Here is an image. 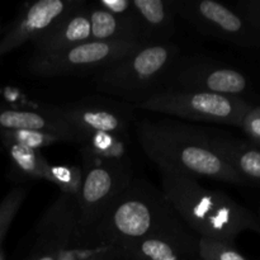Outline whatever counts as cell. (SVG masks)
<instances>
[{
	"mask_svg": "<svg viewBox=\"0 0 260 260\" xmlns=\"http://www.w3.org/2000/svg\"><path fill=\"white\" fill-rule=\"evenodd\" d=\"M25 196L27 190L24 188L15 187L0 202V243L7 234L13 218L19 211Z\"/></svg>",
	"mask_w": 260,
	"mask_h": 260,
	"instance_id": "obj_23",
	"label": "cell"
},
{
	"mask_svg": "<svg viewBox=\"0 0 260 260\" xmlns=\"http://www.w3.org/2000/svg\"><path fill=\"white\" fill-rule=\"evenodd\" d=\"M17 129L51 132L61 136L66 142H78L81 145L84 142L81 135L58 114L56 108L45 111L0 108V131Z\"/></svg>",
	"mask_w": 260,
	"mask_h": 260,
	"instance_id": "obj_13",
	"label": "cell"
},
{
	"mask_svg": "<svg viewBox=\"0 0 260 260\" xmlns=\"http://www.w3.org/2000/svg\"><path fill=\"white\" fill-rule=\"evenodd\" d=\"M109 256H111V254L108 251H96L93 255H90L89 258L84 260H108Z\"/></svg>",
	"mask_w": 260,
	"mask_h": 260,
	"instance_id": "obj_26",
	"label": "cell"
},
{
	"mask_svg": "<svg viewBox=\"0 0 260 260\" xmlns=\"http://www.w3.org/2000/svg\"><path fill=\"white\" fill-rule=\"evenodd\" d=\"M243 127L253 139L260 141V109L248 111L243 119Z\"/></svg>",
	"mask_w": 260,
	"mask_h": 260,
	"instance_id": "obj_24",
	"label": "cell"
},
{
	"mask_svg": "<svg viewBox=\"0 0 260 260\" xmlns=\"http://www.w3.org/2000/svg\"><path fill=\"white\" fill-rule=\"evenodd\" d=\"M83 152V183L76 196V229L70 246L79 248L118 196L131 183L128 161H109Z\"/></svg>",
	"mask_w": 260,
	"mask_h": 260,
	"instance_id": "obj_5",
	"label": "cell"
},
{
	"mask_svg": "<svg viewBox=\"0 0 260 260\" xmlns=\"http://www.w3.org/2000/svg\"><path fill=\"white\" fill-rule=\"evenodd\" d=\"M79 3L80 0H38L30 4L20 13L7 36L0 41V57L28 41L37 40Z\"/></svg>",
	"mask_w": 260,
	"mask_h": 260,
	"instance_id": "obj_9",
	"label": "cell"
},
{
	"mask_svg": "<svg viewBox=\"0 0 260 260\" xmlns=\"http://www.w3.org/2000/svg\"><path fill=\"white\" fill-rule=\"evenodd\" d=\"M197 254L202 260H246L229 243L206 238L198 239Z\"/></svg>",
	"mask_w": 260,
	"mask_h": 260,
	"instance_id": "obj_22",
	"label": "cell"
},
{
	"mask_svg": "<svg viewBox=\"0 0 260 260\" xmlns=\"http://www.w3.org/2000/svg\"><path fill=\"white\" fill-rule=\"evenodd\" d=\"M43 179L57 185L62 194L76 197L83 183V169L79 167L52 165L48 162Z\"/></svg>",
	"mask_w": 260,
	"mask_h": 260,
	"instance_id": "obj_20",
	"label": "cell"
},
{
	"mask_svg": "<svg viewBox=\"0 0 260 260\" xmlns=\"http://www.w3.org/2000/svg\"><path fill=\"white\" fill-rule=\"evenodd\" d=\"M142 46L144 43L89 41L53 55H32L28 71L40 78L95 75Z\"/></svg>",
	"mask_w": 260,
	"mask_h": 260,
	"instance_id": "obj_7",
	"label": "cell"
},
{
	"mask_svg": "<svg viewBox=\"0 0 260 260\" xmlns=\"http://www.w3.org/2000/svg\"><path fill=\"white\" fill-rule=\"evenodd\" d=\"M161 192L185 226L200 238L230 243L250 228L249 215L226 194L203 187L198 179L159 169Z\"/></svg>",
	"mask_w": 260,
	"mask_h": 260,
	"instance_id": "obj_3",
	"label": "cell"
},
{
	"mask_svg": "<svg viewBox=\"0 0 260 260\" xmlns=\"http://www.w3.org/2000/svg\"><path fill=\"white\" fill-rule=\"evenodd\" d=\"M0 260H4V255H3L2 251H0Z\"/></svg>",
	"mask_w": 260,
	"mask_h": 260,
	"instance_id": "obj_27",
	"label": "cell"
},
{
	"mask_svg": "<svg viewBox=\"0 0 260 260\" xmlns=\"http://www.w3.org/2000/svg\"><path fill=\"white\" fill-rule=\"evenodd\" d=\"M179 14L203 35L233 37L243 32L244 22L233 10L215 0H172Z\"/></svg>",
	"mask_w": 260,
	"mask_h": 260,
	"instance_id": "obj_11",
	"label": "cell"
},
{
	"mask_svg": "<svg viewBox=\"0 0 260 260\" xmlns=\"http://www.w3.org/2000/svg\"><path fill=\"white\" fill-rule=\"evenodd\" d=\"M90 20L88 4L80 0L78 5L63 15L47 32L33 41V56H46L62 52L74 46L90 41Z\"/></svg>",
	"mask_w": 260,
	"mask_h": 260,
	"instance_id": "obj_12",
	"label": "cell"
},
{
	"mask_svg": "<svg viewBox=\"0 0 260 260\" xmlns=\"http://www.w3.org/2000/svg\"><path fill=\"white\" fill-rule=\"evenodd\" d=\"M61 117L85 141L93 134H113L123 136L128 127V116L122 109L95 102H80L56 107ZM84 144V142H83Z\"/></svg>",
	"mask_w": 260,
	"mask_h": 260,
	"instance_id": "obj_10",
	"label": "cell"
},
{
	"mask_svg": "<svg viewBox=\"0 0 260 260\" xmlns=\"http://www.w3.org/2000/svg\"><path fill=\"white\" fill-rule=\"evenodd\" d=\"M137 139L159 169L196 179L240 182V175L212 149L202 129L170 121L145 119L137 124Z\"/></svg>",
	"mask_w": 260,
	"mask_h": 260,
	"instance_id": "obj_2",
	"label": "cell"
},
{
	"mask_svg": "<svg viewBox=\"0 0 260 260\" xmlns=\"http://www.w3.org/2000/svg\"><path fill=\"white\" fill-rule=\"evenodd\" d=\"M0 139L7 149L13 165L20 174L28 178H33V179H43L48 161L38 150L28 149L23 145L17 144L12 140L4 139V137H0Z\"/></svg>",
	"mask_w": 260,
	"mask_h": 260,
	"instance_id": "obj_18",
	"label": "cell"
},
{
	"mask_svg": "<svg viewBox=\"0 0 260 260\" xmlns=\"http://www.w3.org/2000/svg\"><path fill=\"white\" fill-rule=\"evenodd\" d=\"M96 251H104V250H94V249H84V248H75V246H70L69 249L63 250L61 253L58 260H84L93 255Z\"/></svg>",
	"mask_w": 260,
	"mask_h": 260,
	"instance_id": "obj_25",
	"label": "cell"
},
{
	"mask_svg": "<svg viewBox=\"0 0 260 260\" xmlns=\"http://www.w3.org/2000/svg\"><path fill=\"white\" fill-rule=\"evenodd\" d=\"M136 107L189 121L211 123H243L248 108L234 96L202 91L162 89L142 99Z\"/></svg>",
	"mask_w": 260,
	"mask_h": 260,
	"instance_id": "obj_6",
	"label": "cell"
},
{
	"mask_svg": "<svg viewBox=\"0 0 260 260\" xmlns=\"http://www.w3.org/2000/svg\"><path fill=\"white\" fill-rule=\"evenodd\" d=\"M160 238L197 253L196 238L188 233L164 193L142 180L132 179L79 248L109 251L127 241Z\"/></svg>",
	"mask_w": 260,
	"mask_h": 260,
	"instance_id": "obj_1",
	"label": "cell"
},
{
	"mask_svg": "<svg viewBox=\"0 0 260 260\" xmlns=\"http://www.w3.org/2000/svg\"><path fill=\"white\" fill-rule=\"evenodd\" d=\"M108 253L128 260H182L188 251L165 239L145 238L119 244Z\"/></svg>",
	"mask_w": 260,
	"mask_h": 260,
	"instance_id": "obj_16",
	"label": "cell"
},
{
	"mask_svg": "<svg viewBox=\"0 0 260 260\" xmlns=\"http://www.w3.org/2000/svg\"><path fill=\"white\" fill-rule=\"evenodd\" d=\"M0 137L12 140L17 144L23 145L32 150L42 149L51 145L66 142L61 136L51 132L43 131H28V129H17V131H0Z\"/></svg>",
	"mask_w": 260,
	"mask_h": 260,
	"instance_id": "obj_21",
	"label": "cell"
},
{
	"mask_svg": "<svg viewBox=\"0 0 260 260\" xmlns=\"http://www.w3.org/2000/svg\"><path fill=\"white\" fill-rule=\"evenodd\" d=\"M132 7L146 45L170 42L175 23L172 0H132Z\"/></svg>",
	"mask_w": 260,
	"mask_h": 260,
	"instance_id": "obj_15",
	"label": "cell"
},
{
	"mask_svg": "<svg viewBox=\"0 0 260 260\" xmlns=\"http://www.w3.org/2000/svg\"><path fill=\"white\" fill-rule=\"evenodd\" d=\"M88 15L90 20V41L146 45L136 17H119L102 8L96 2L88 4Z\"/></svg>",
	"mask_w": 260,
	"mask_h": 260,
	"instance_id": "obj_14",
	"label": "cell"
},
{
	"mask_svg": "<svg viewBox=\"0 0 260 260\" xmlns=\"http://www.w3.org/2000/svg\"><path fill=\"white\" fill-rule=\"evenodd\" d=\"M177 57L178 48L172 42L145 45L96 73L94 81L103 93L139 103L161 90Z\"/></svg>",
	"mask_w": 260,
	"mask_h": 260,
	"instance_id": "obj_4",
	"label": "cell"
},
{
	"mask_svg": "<svg viewBox=\"0 0 260 260\" xmlns=\"http://www.w3.org/2000/svg\"><path fill=\"white\" fill-rule=\"evenodd\" d=\"M246 79L239 71L215 68L202 61H177L167 75L162 89L202 91L234 96L245 90Z\"/></svg>",
	"mask_w": 260,
	"mask_h": 260,
	"instance_id": "obj_8",
	"label": "cell"
},
{
	"mask_svg": "<svg viewBox=\"0 0 260 260\" xmlns=\"http://www.w3.org/2000/svg\"><path fill=\"white\" fill-rule=\"evenodd\" d=\"M89 154L109 161H127L123 136L113 134H93L86 136L83 149Z\"/></svg>",
	"mask_w": 260,
	"mask_h": 260,
	"instance_id": "obj_19",
	"label": "cell"
},
{
	"mask_svg": "<svg viewBox=\"0 0 260 260\" xmlns=\"http://www.w3.org/2000/svg\"><path fill=\"white\" fill-rule=\"evenodd\" d=\"M210 145L212 149L238 173L251 179L260 180V151L253 149H243L231 142L223 141L218 137H211Z\"/></svg>",
	"mask_w": 260,
	"mask_h": 260,
	"instance_id": "obj_17",
	"label": "cell"
}]
</instances>
